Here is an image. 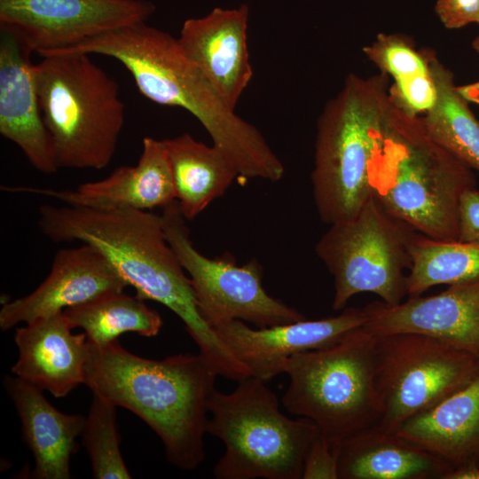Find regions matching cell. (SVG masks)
<instances>
[{
  "instance_id": "cell-29",
  "label": "cell",
  "mask_w": 479,
  "mask_h": 479,
  "mask_svg": "<svg viewBox=\"0 0 479 479\" xmlns=\"http://www.w3.org/2000/svg\"><path fill=\"white\" fill-rule=\"evenodd\" d=\"M392 101L409 114L420 116L436 103L437 89L430 71L394 80L389 86Z\"/></svg>"
},
{
  "instance_id": "cell-3",
  "label": "cell",
  "mask_w": 479,
  "mask_h": 479,
  "mask_svg": "<svg viewBox=\"0 0 479 479\" xmlns=\"http://www.w3.org/2000/svg\"><path fill=\"white\" fill-rule=\"evenodd\" d=\"M101 54L120 61L151 101L192 114L234 164L239 176L256 178L277 161L262 133L235 114L185 56L177 38L145 22L123 26L75 46L43 53Z\"/></svg>"
},
{
  "instance_id": "cell-14",
  "label": "cell",
  "mask_w": 479,
  "mask_h": 479,
  "mask_svg": "<svg viewBox=\"0 0 479 479\" xmlns=\"http://www.w3.org/2000/svg\"><path fill=\"white\" fill-rule=\"evenodd\" d=\"M364 310V328L375 336L420 334L479 358V280L451 285L430 296H409L396 305L375 301Z\"/></svg>"
},
{
  "instance_id": "cell-16",
  "label": "cell",
  "mask_w": 479,
  "mask_h": 479,
  "mask_svg": "<svg viewBox=\"0 0 479 479\" xmlns=\"http://www.w3.org/2000/svg\"><path fill=\"white\" fill-rule=\"evenodd\" d=\"M249 9L216 7L200 18L186 20L178 43L185 56L232 109L253 76L247 46Z\"/></svg>"
},
{
  "instance_id": "cell-6",
  "label": "cell",
  "mask_w": 479,
  "mask_h": 479,
  "mask_svg": "<svg viewBox=\"0 0 479 479\" xmlns=\"http://www.w3.org/2000/svg\"><path fill=\"white\" fill-rule=\"evenodd\" d=\"M43 58L33 72L59 169H105L124 125L118 83L89 54Z\"/></svg>"
},
{
  "instance_id": "cell-1",
  "label": "cell",
  "mask_w": 479,
  "mask_h": 479,
  "mask_svg": "<svg viewBox=\"0 0 479 479\" xmlns=\"http://www.w3.org/2000/svg\"><path fill=\"white\" fill-rule=\"evenodd\" d=\"M38 226L53 242L81 241L98 249L143 300L160 302L220 375L238 361L202 318L186 271L166 240L161 216L121 206L43 205Z\"/></svg>"
},
{
  "instance_id": "cell-35",
  "label": "cell",
  "mask_w": 479,
  "mask_h": 479,
  "mask_svg": "<svg viewBox=\"0 0 479 479\" xmlns=\"http://www.w3.org/2000/svg\"><path fill=\"white\" fill-rule=\"evenodd\" d=\"M473 48L476 51V52L479 54V36H477L474 41H473Z\"/></svg>"
},
{
  "instance_id": "cell-10",
  "label": "cell",
  "mask_w": 479,
  "mask_h": 479,
  "mask_svg": "<svg viewBox=\"0 0 479 479\" xmlns=\"http://www.w3.org/2000/svg\"><path fill=\"white\" fill-rule=\"evenodd\" d=\"M374 360L383 405L377 425L394 432L479 377V358L415 333L375 336Z\"/></svg>"
},
{
  "instance_id": "cell-21",
  "label": "cell",
  "mask_w": 479,
  "mask_h": 479,
  "mask_svg": "<svg viewBox=\"0 0 479 479\" xmlns=\"http://www.w3.org/2000/svg\"><path fill=\"white\" fill-rule=\"evenodd\" d=\"M452 466L378 425L339 444V479H442Z\"/></svg>"
},
{
  "instance_id": "cell-27",
  "label": "cell",
  "mask_w": 479,
  "mask_h": 479,
  "mask_svg": "<svg viewBox=\"0 0 479 479\" xmlns=\"http://www.w3.org/2000/svg\"><path fill=\"white\" fill-rule=\"evenodd\" d=\"M116 405L99 394L92 401L82 430V444L88 452L96 479H130L120 449Z\"/></svg>"
},
{
  "instance_id": "cell-25",
  "label": "cell",
  "mask_w": 479,
  "mask_h": 479,
  "mask_svg": "<svg viewBox=\"0 0 479 479\" xmlns=\"http://www.w3.org/2000/svg\"><path fill=\"white\" fill-rule=\"evenodd\" d=\"M63 312L72 328H82L94 345L107 344L125 333L153 337L163 325L160 313L145 300L123 291L103 294Z\"/></svg>"
},
{
  "instance_id": "cell-5",
  "label": "cell",
  "mask_w": 479,
  "mask_h": 479,
  "mask_svg": "<svg viewBox=\"0 0 479 479\" xmlns=\"http://www.w3.org/2000/svg\"><path fill=\"white\" fill-rule=\"evenodd\" d=\"M475 183L473 169L436 142L420 116L392 101L372 182L373 196L390 214L428 237L458 240L459 200Z\"/></svg>"
},
{
  "instance_id": "cell-18",
  "label": "cell",
  "mask_w": 479,
  "mask_h": 479,
  "mask_svg": "<svg viewBox=\"0 0 479 479\" xmlns=\"http://www.w3.org/2000/svg\"><path fill=\"white\" fill-rule=\"evenodd\" d=\"M10 192L54 198L67 205L121 206L150 210L176 200L171 169L163 140L143 138L136 166H120L104 179L81 184L74 190L2 186Z\"/></svg>"
},
{
  "instance_id": "cell-7",
  "label": "cell",
  "mask_w": 479,
  "mask_h": 479,
  "mask_svg": "<svg viewBox=\"0 0 479 479\" xmlns=\"http://www.w3.org/2000/svg\"><path fill=\"white\" fill-rule=\"evenodd\" d=\"M207 433L225 450L214 467L217 479H301L307 450L318 434L310 419H291L277 395L258 378L239 381L231 393L216 389L208 402Z\"/></svg>"
},
{
  "instance_id": "cell-4",
  "label": "cell",
  "mask_w": 479,
  "mask_h": 479,
  "mask_svg": "<svg viewBox=\"0 0 479 479\" xmlns=\"http://www.w3.org/2000/svg\"><path fill=\"white\" fill-rule=\"evenodd\" d=\"M392 107L389 75H349L318 116L310 178L320 219L333 224L354 218L373 196Z\"/></svg>"
},
{
  "instance_id": "cell-36",
  "label": "cell",
  "mask_w": 479,
  "mask_h": 479,
  "mask_svg": "<svg viewBox=\"0 0 479 479\" xmlns=\"http://www.w3.org/2000/svg\"><path fill=\"white\" fill-rule=\"evenodd\" d=\"M477 24H479V20H478V21H477Z\"/></svg>"
},
{
  "instance_id": "cell-34",
  "label": "cell",
  "mask_w": 479,
  "mask_h": 479,
  "mask_svg": "<svg viewBox=\"0 0 479 479\" xmlns=\"http://www.w3.org/2000/svg\"><path fill=\"white\" fill-rule=\"evenodd\" d=\"M457 89L467 102L479 105V81L464 86H457Z\"/></svg>"
},
{
  "instance_id": "cell-28",
  "label": "cell",
  "mask_w": 479,
  "mask_h": 479,
  "mask_svg": "<svg viewBox=\"0 0 479 479\" xmlns=\"http://www.w3.org/2000/svg\"><path fill=\"white\" fill-rule=\"evenodd\" d=\"M363 51L381 73L394 80L429 71L428 51H416L409 40L398 35L380 34Z\"/></svg>"
},
{
  "instance_id": "cell-11",
  "label": "cell",
  "mask_w": 479,
  "mask_h": 479,
  "mask_svg": "<svg viewBox=\"0 0 479 479\" xmlns=\"http://www.w3.org/2000/svg\"><path fill=\"white\" fill-rule=\"evenodd\" d=\"M161 216L166 240L189 275L202 318L213 329L230 320L263 328L306 318L265 291L263 268L256 260L238 266L231 255L208 258L200 253L177 200L164 207Z\"/></svg>"
},
{
  "instance_id": "cell-19",
  "label": "cell",
  "mask_w": 479,
  "mask_h": 479,
  "mask_svg": "<svg viewBox=\"0 0 479 479\" xmlns=\"http://www.w3.org/2000/svg\"><path fill=\"white\" fill-rule=\"evenodd\" d=\"M64 312L36 318L18 327V359L13 375L59 398L84 384L88 341L73 334Z\"/></svg>"
},
{
  "instance_id": "cell-33",
  "label": "cell",
  "mask_w": 479,
  "mask_h": 479,
  "mask_svg": "<svg viewBox=\"0 0 479 479\" xmlns=\"http://www.w3.org/2000/svg\"><path fill=\"white\" fill-rule=\"evenodd\" d=\"M442 479H479V462L469 461L452 467Z\"/></svg>"
},
{
  "instance_id": "cell-22",
  "label": "cell",
  "mask_w": 479,
  "mask_h": 479,
  "mask_svg": "<svg viewBox=\"0 0 479 479\" xmlns=\"http://www.w3.org/2000/svg\"><path fill=\"white\" fill-rule=\"evenodd\" d=\"M395 432L452 467L479 462V377Z\"/></svg>"
},
{
  "instance_id": "cell-8",
  "label": "cell",
  "mask_w": 479,
  "mask_h": 479,
  "mask_svg": "<svg viewBox=\"0 0 479 479\" xmlns=\"http://www.w3.org/2000/svg\"><path fill=\"white\" fill-rule=\"evenodd\" d=\"M375 336L364 326L340 342L292 356L281 402L291 414L312 420L333 443L377 425L383 405L375 383Z\"/></svg>"
},
{
  "instance_id": "cell-31",
  "label": "cell",
  "mask_w": 479,
  "mask_h": 479,
  "mask_svg": "<svg viewBox=\"0 0 479 479\" xmlns=\"http://www.w3.org/2000/svg\"><path fill=\"white\" fill-rule=\"evenodd\" d=\"M436 12L445 27L460 28L479 20V0H438Z\"/></svg>"
},
{
  "instance_id": "cell-24",
  "label": "cell",
  "mask_w": 479,
  "mask_h": 479,
  "mask_svg": "<svg viewBox=\"0 0 479 479\" xmlns=\"http://www.w3.org/2000/svg\"><path fill=\"white\" fill-rule=\"evenodd\" d=\"M428 67L437 89L435 106L420 116L428 134L479 172V121L454 83L453 74L428 51Z\"/></svg>"
},
{
  "instance_id": "cell-23",
  "label": "cell",
  "mask_w": 479,
  "mask_h": 479,
  "mask_svg": "<svg viewBox=\"0 0 479 479\" xmlns=\"http://www.w3.org/2000/svg\"><path fill=\"white\" fill-rule=\"evenodd\" d=\"M176 192L186 220L200 214L222 196L239 173L232 161L214 145H207L189 133L163 139Z\"/></svg>"
},
{
  "instance_id": "cell-13",
  "label": "cell",
  "mask_w": 479,
  "mask_h": 479,
  "mask_svg": "<svg viewBox=\"0 0 479 479\" xmlns=\"http://www.w3.org/2000/svg\"><path fill=\"white\" fill-rule=\"evenodd\" d=\"M367 320L364 308H347L334 317L263 328H251L240 320H230L214 327L217 336L251 376L268 381L284 373L294 355L323 349L363 326Z\"/></svg>"
},
{
  "instance_id": "cell-15",
  "label": "cell",
  "mask_w": 479,
  "mask_h": 479,
  "mask_svg": "<svg viewBox=\"0 0 479 479\" xmlns=\"http://www.w3.org/2000/svg\"><path fill=\"white\" fill-rule=\"evenodd\" d=\"M127 287L114 266L92 246L83 243L63 248L55 254L48 276L33 292L4 303L0 327L6 331L103 294L124 291Z\"/></svg>"
},
{
  "instance_id": "cell-32",
  "label": "cell",
  "mask_w": 479,
  "mask_h": 479,
  "mask_svg": "<svg viewBox=\"0 0 479 479\" xmlns=\"http://www.w3.org/2000/svg\"><path fill=\"white\" fill-rule=\"evenodd\" d=\"M458 240L479 244V191L475 187L466 190L460 197Z\"/></svg>"
},
{
  "instance_id": "cell-30",
  "label": "cell",
  "mask_w": 479,
  "mask_h": 479,
  "mask_svg": "<svg viewBox=\"0 0 479 479\" xmlns=\"http://www.w3.org/2000/svg\"><path fill=\"white\" fill-rule=\"evenodd\" d=\"M302 479H339V444L318 432L307 450Z\"/></svg>"
},
{
  "instance_id": "cell-2",
  "label": "cell",
  "mask_w": 479,
  "mask_h": 479,
  "mask_svg": "<svg viewBox=\"0 0 479 479\" xmlns=\"http://www.w3.org/2000/svg\"><path fill=\"white\" fill-rule=\"evenodd\" d=\"M216 376L200 353L156 360L128 351L118 340L88 342L84 385L139 417L161 440L168 462L182 470L205 460L208 402Z\"/></svg>"
},
{
  "instance_id": "cell-9",
  "label": "cell",
  "mask_w": 479,
  "mask_h": 479,
  "mask_svg": "<svg viewBox=\"0 0 479 479\" xmlns=\"http://www.w3.org/2000/svg\"><path fill=\"white\" fill-rule=\"evenodd\" d=\"M416 231L371 197L352 219L330 224L315 250L334 278L332 308L340 310L360 293L396 305L407 294L405 271Z\"/></svg>"
},
{
  "instance_id": "cell-17",
  "label": "cell",
  "mask_w": 479,
  "mask_h": 479,
  "mask_svg": "<svg viewBox=\"0 0 479 479\" xmlns=\"http://www.w3.org/2000/svg\"><path fill=\"white\" fill-rule=\"evenodd\" d=\"M32 51L13 29L0 26V134L18 145L35 169L52 174L59 167L39 105Z\"/></svg>"
},
{
  "instance_id": "cell-20",
  "label": "cell",
  "mask_w": 479,
  "mask_h": 479,
  "mask_svg": "<svg viewBox=\"0 0 479 479\" xmlns=\"http://www.w3.org/2000/svg\"><path fill=\"white\" fill-rule=\"evenodd\" d=\"M4 386L20 419L24 441L30 449L37 479H69L70 460L77 451L85 416L55 408L43 390L17 377L5 375Z\"/></svg>"
},
{
  "instance_id": "cell-12",
  "label": "cell",
  "mask_w": 479,
  "mask_h": 479,
  "mask_svg": "<svg viewBox=\"0 0 479 479\" xmlns=\"http://www.w3.org/2000/svg\"><path fill=\"white\" fill-rule=\"evenodd\" d=\"M154 12L146 0H0V26L13 29L41 56L145 22Z\"/></svg>"
},
{
  "instance_id": "cell-26",
  "label": "cell",
  "mask_w": 479,
  "mask_h": 479,
  "mask_svg": "<svg viewBox=\"0 0 479 479\" xmlns=\"http://www.w3.org/2000/svg\"><path fill=\"white\" fill-rule=\"evenodd\" d=\"M409 252L407 294L421 295L436 285L479 280V244L428 237L416 232Z\"/></svg>"
}]
</instances>
